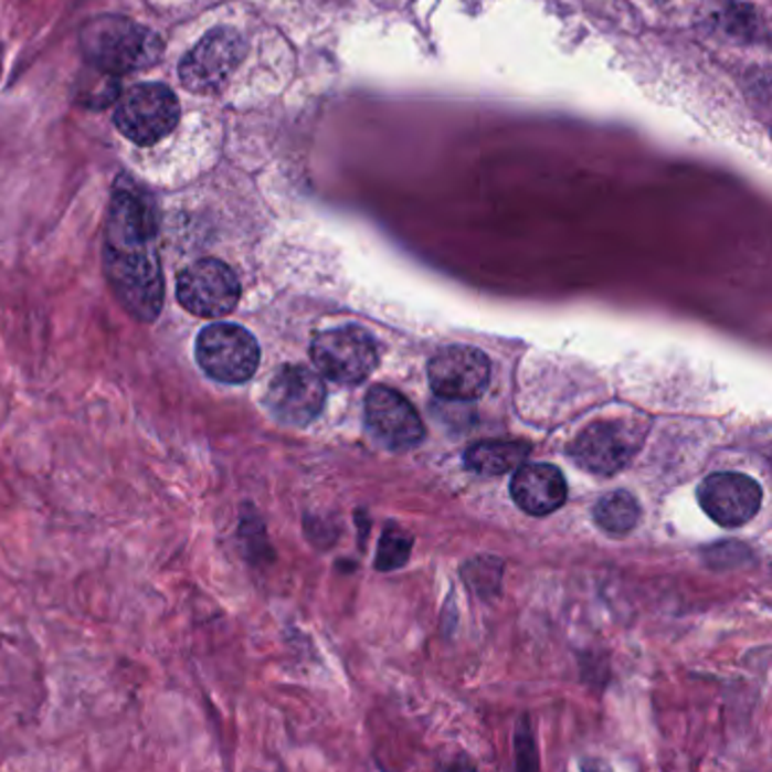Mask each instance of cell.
<instances>
[{"label":"cell","instance_id":"cell-1","mask_svg":"<svg viewBox=\"0 0 772 772\" xmlns=\"http://www.w3.org/2000/svg\"><path fill=\"white\" fill-rule=\"evenodd\" d=\"M159 224L152 193L131 177H118L109 202L103 265L112 293L139 322H155L163 306Z\"/></svg>","mask_w":772,"mask_h":772},{"label":"cell","instance_id":"cell-2","mask_svg":"<svg viewBox=\"0 0 772 772\" xmlns=\"http://www.w3.org/2000/svg\"><path fill=\"white\" fill-rule=\"evenodd\" d=\"M80 51L86 62L107 75L152 68L163 55L161 36L125 17H94L80 30Z\"/></svg>","mask_w":772,"mask_h":772},{"label":"cell","instance_id":"cell-3","mask_svg":"<svg viewBox=\"0 0 772 772\" xmlns=\"http://www.w3.org/2000/svg\"><path fill=\"white\" fill-rule=\"evenodd\" d=\"M247 55L243 34L232 25L209 30L179 62V80L191 94H218L232 80Z\"/></svg>","mask_w":772,"mask_h":772},{"label":"cell","instance_id":"cell-4","mask_svg":"<svg viewBox=\"0 0 772 772\" xmlns=\"http://www.w3.org/2000/svg\"><path fill=\"white\" fill-rule=\"evenodd\" d=\"M195 360L209 379L226 385H239L256 374L261 347L245 327L215 322L198 334Z\"/></svg>","mask_w":772,"mask_h":772},{"label":"cell","instance_id":"cell-5","mask_svg":"<svg viewBox=\"0 0 772 772\" xmlns=\"http://www.w3.org/2000/svg\"><path fill=\"white\" fill-rule=\"evenodd\" d=\"M179 116V101L166 84L144 82L118 101L114 123L131 144L155 146L177 127Z\"/></svg>","mask_w":772,"mask_h":772},{"label":"cell","instance_id":"cell-6","mask_svg":"<svg viewBox=\"0 0 772 772\" xmlns=\"http://www.w3.org/2000/svg\"><path fill=\"white\" fill-rule=\"evenodd\" d=\"M310 358L320 374L345 385L366 381L379 366L377 342L360 327H338L317 334L310 345Z\"/></svg>","mask_w":772,"mask_h":772},{"label":"cell","instance_id":"cell-7","mask_svg":"<svg viewBox=\"0 0 772 772\" xmlns=\"http://www.w3.org/2000/svg\"><path fill=\"white\" fill-rule=\"evenodd\" d=\"M239 299L241 284L236 272L218 258H200L177 277V302L191 315L218 320L230 315Z\"/></svg>","mask_w":772,"mask_h":772},{"label":"cell","instance_id":"cell-8","mask_svg":"<svg viewBox=\"0 0 772 772\" xmlns=\"http://www.w3.org/2000/svg\"><path fill=\"white\" fill-rule=\"evenodd\" d=\"M644 442V426L630 420H605L586 426L571 444V458L599 476L621 472Z\"/></svg>","mask_w":772,"mask_h":772},{"label":"cell","instance_id":"cell-9","mask_svg":"<svg viewBox=\"0 0 772 772\" xmlns=\"http://www.w3.org/2000/svg\"><path fill=\"white\" fill-rule=\"evenodd\" d=\"M327 401L322 379L304 366H284L265 388L263 403L284 426L304 429L317 420Z\"/></svg>","mask_w":772,"mask_h":772},{"label":"cell","instance_id":"cell-10","mask_svg":"<svg viewBox=\"0 0 772 772\" xmlns=\"http://www.w3.org/2000/svg\"><path fill=\"white\" fill-rule=\"evenodd\" d=\"M489 358L467 345L440 349L429 360V383L433 392L451 401L478 399L489 385Z\"/></svg>","mask_w":772,"mask_h":772},{"label":"cell","instance_id":"cell-11","mask_svg":"<svg viewBox=\"0 0 772 772\" xmlns=\"http://www.w3.org/2000/svg\"><path fill=\"white\" fill-rule=\"evenodd\" d=\"M700 508L722 528H737L757 517L761 487L754 478L737 472L711 474L698 489Z\"/></svg>","mask_w":772,"mask_h":772},{"label":"cell","instance_id":"cell-12","mask_svg":"<svg viewBox=\"0 0 772 772\" xmlns=\"http://www.w3.org/2000/svg\"><path fill=\"white\" fill-rule=\"evenodd\" d=\"M366 420L370 431L390 448H408L424 440V422L403 394L377 385L366 396Z\"/></svg>","mask_w":772,"mask_h":772},{"label":"cell","instance_id":"cell-13","mask_svg":"<svg viewBox=\"0 0 772 772\" xmlns=\"http://www.w3.org/2000/svg\"><path fill=\"white\" fill-rule=\"evenodd\" d=\"M515 504L532 515L547 517L560 510L567 501V480L562 472L549 463L521 465L510 485Z\"/></svg>","mask_w":772,"mask_h":772},{"label":"cell","instance_id":"cell-14","mask_svg":"<svg viewBox=\"0 0 772 772\" xmlns=\"http://www.w3.org/2000/svg\"><path fill=\"white\" fill-rule=\"evenodd\" d=\"M530 446L524 442L508 440H485L474 444L465 453V463L469 469L485 476H504L517 467H521L528 458Z\"/></svg>","mask_w":772,"mask_h":772},{"label":"cell","instance_id":"cell-15","mask_svg":"<svg viewBox=\"0 0 772 772\" xmlns=\"http://www.w3.org/2000/svg\"><path fill=\"white\" fill-rule=\"evenodd\" d=\"M639 504L632 494L618 489L605 494L594 508L596 524L610 535H625L639 521Z\"/></svg>","mask_w":772,"mask_h":772},{"label":"cell","instance_id":"cell-16","mask_svg":"<svg viewBox=\"0 0 772 772\" xmlns=\"http://www.w3.org/2000/svg\"><path fill=\"white\" fill-rule=\"evenodd\" d=\"M411 549H413V537H408L405 532H401L399 528H388L383 539H381V547H379V558H377V567L381 571H388V569H399L405 564L408 556H411Z\"/></svg>","mask_w":772,"mask_h":772},{"label":"cell","instance_id":"cell-17","mask_svg":"<svg viewBox=\"0 0 772 772\" xmlns=\"http://www.w3.org/2000/svg\"><path fill=\"white\" fill-rule=\"evenodd\" d=\"M0 71H3V57H0Z\"/></svg>","mask_w":772,"mask_h":772}]
</instances>
